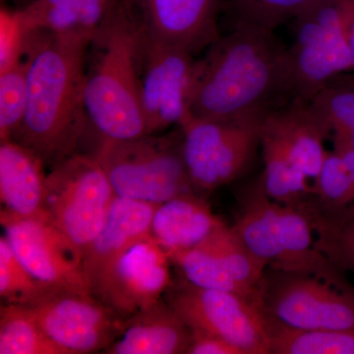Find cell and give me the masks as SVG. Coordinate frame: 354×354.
<instances>
[{
    "mask_svg": "<svg viewBox=\"0 0 354 354\" xmlns=\"http://www.w3.org/2000/svg\"><path fill=\"white\" fill-rule=\"evenodd\" d=\"M261 130L278 140L310 180H315L328 153L330 132L309 102L291 100L274 109L265 116Z\"/></svg>",
    "mask_w": 354,
    "mask_h": 354,
    "instance_id": "cell-17",
    "label": "cell"
},
{
    "mask_svg": "<svg viewBox=\"0 0 354 354\" xmlns=\"http://www.w3.org/2000/svg\"><path fill=\"white\" fill-rule=\"evenodd\" d=\"M0 221L14 253L38 281L90 291L82 258L50 223L20 218L3 209Z\"/></svg>",
    "mask_w": 354,
    "mask_h": 354,
    "instance_id": "cell-14",
    "label": "cell"
},
{
    "mask_svg": "<svg viewBox=\"0 0 354 354\" xmlns=\"http://www.w3.org/2000/svg\"><path fill=\"white\" fill-rule=\"evenodd\" d=\"M333 144H334L333 150L341 156L354 181V149L339 140L333 139Z\"/></svg>",
    "mask_w": 354,
    "mask_h": 354,
    "instance_id": "cell-35",
    "label": "cell"
},
{
    "mask_svg": "<svg viewBox=\"0 0 354 354\" xmlns=\"http://www.w3.org/2000/svg\"><path fill=\"white\" fill-rule=\"evenodd\" d=\"M28 102V62L0 69V140H13L24 122Z\"/></svg>",
    "mask_w": 354,
    "mask_h": 354,
    "instance_id": "cell-29",
    "label": "cell"
},
{
    "mask_svg": "<svg viewBox=\"0 0 354 354\" xmlns=\"http://www.w3.org/2000/svg\"><path fill=\"white\" fill-rule=\"evenodd\" d=\"M232 227L267 269L312 274L342 290H353L341 270L317 247L304 209L272 200L261 176L244 193Z\"/></svg>",
    "mask_w": 354,
    "mask_h": 354,
    "instance_id": "cell-4",
    "label": "cell"
},
{
    "mask_svg": "<svg viewBox=\"0 0 354 354\" xmlns=\"http://www.w3.org/2000/svg\"><path fill=\"white\" fill-rule=\"evenodd\" d=\"M316 0H232L236 20L274 30Z\"/></svg>",
    "mask_w": 354,
    "mask_h": 354,
    "instance_id": "cell-32",
    "label": "cell"
},
{
    "mask_svg": "<svg viewBox=\"0 0 354 354\" xmlns=\"http://www.w3.org/2000/svg\"><path fill=\"white\" fill-rule=\"evenodd\" d=\"M158 205L116 197L101 232L83 256V272L88 288L130 247L150 236Z\"/></svg>",
    "mask_w": 354,
    "mask_h": 354,
    "instance_id": "cell-16",
    "label": "cell"
},
{
    "mask_svg": "<svg viewBox=\"0 0 354 354\" xmlns=\"http://www.w3.org/2000/svg\"><path fill=\"white\" fill-rule=\"evenodd\" d=\"M164 299L190 330L216 335L241 354H270L271 339L261 307L236 295L198 288L186 281L174 283Z\"/></svg>",
    "mask_w": 354,
    "mask_h": 354,
    "instance_id": "cell-11",
    "label": "cell"
},
{
    "mask_svg": "<svg viewBox=\"0 0 354 354\" xmlns=\"http://www.w3.org/2000/svg\"><path fill=\"white\" fill-rule=\"evenodd\" d=\"M22 305L65 354L104 353L127 322L90 291L64 286H48Z\"/></svg>",
    "mask_w": 354,
    "mask_h": 354,
    "instance_id": "cell-10",
    "label": "cell"
},
{
    "mask_svg": "<svg viewBox=\"0 0 354 354\" xmlns=\"http://www.w3.org/2000/svg\"><path fill=\"white\" fill-rule=\"evenodd\" d=\"M223 225L201 193L190 192L158 205L150 235L171 257L199 245Z\"/></svg>",
    "mask_w": 354,
    "mask_h": 354,
    "instance_id": "cell-20",
    "label": "cell"
},
{
    "mask_svg": "<svg viewBox=\"0 0 354 354\" xmlns=\"http://www.w3.org/2000/svg\"><path fill=\"white\" fill-rule=\"evenodd\" d=\"M186 354H241L234 346L208 333L191 330L189 348Z\"/></svg>",
    "mask_w": 354,
    "mask_h": 354,
    "instance_id": "cell-34",
    "label": "cell"
},
{
    "mask_svg": "<svg viewBox=\"0 0 354 354\" xmlns=\"http://www.w3.org/2000/svg\"><path fill=\"white\" fill-rule=\"evenodd\" d=\"M260 147L264 160L261 177L268 196L292 207L300 206L313 196L310 179L278 140L261 130Z\"/></svg>",
    "mask_w": 354,
    "mask_h": 354,
    "instance_id": "cell-22",
    "label": "cell"
},
{
    "mask_svg": "<svg viewBox=\"0 0 354 354\" xmlns=\"http://www.w3.org/2000/svg\"><path fill=\"white\" fill-rule=\"evenodd\" d=\"M290 101L288 48L272 30L236 20L195 60L188 111L197 118L263 120Z\"/></svg>",
    "mask_w": 354,
    "mask_h": 354,
    "instance_id": "cell-1",
    "label": "cell"
},
{
    "mask_svg": "<svg viewBox=\"0 0 354 354\" xmlns=\"http://www.w3.org/2000/svg\"><path fill=\"white\" fill-rule=\"evenodd\" d=\"M93 39L28 34V102L14 141L53 167L79 153L90 125L85 106L86 53Z\"/></svg>",
    "mask_w": 354,
    "mask_h": 354,
    "instance_id": "cell-2",
    "label": "cell"
},
{
    "mask_svg": "<svg viewBox=\"0 0 354 354\" xmlns=\"http://www.w3.org/2000/svg\"><path fill=\"white\" fill-rule=\"evenodd\" d=\"M191 330L164 298L127 319L120 337L104 353L183 354Z\"/></svg>",
    "mask_w": 354,
    "mask_h": 354,
    "instance_id": "cell-19",
    "label": "cell"
},
{
    "mask_svg": "<svg viewBox=\"0 0 354 354\" xmlns=\"http://www.w3.org/2000/svg\"><path fill=\"white\" fill-rule=\"evenodd\" d=\"M309 104L330 137L354 149V87L333 80Z\"/></svg>",
    "mask_w": 354,
    "mask_h": 354,
    "instance_id": "cell-28",
    "label": "cell"
},
{
    "mask_svg": "<svg viewBox=\"0 0 354 354\" xmlns=\"http://www.w3.org/2000/svg\"><path fill=\"white\" fill-rule=\"evenodd\" d=\"M348 37L349 48H351V57H353V68H354V3L349 15L348 24Z\"/></svg>",
    "mask_w": 354,
    "mask_h": 354,
    "instance_id": "cell-36",
    "label": "cell"
},
{
    "mask_svg": "<svg viewBox=\"0 0 354 354\" xmlns=\"http://www.w3.org/2000/svg\"><path fill=\"white\" fill-rule=\"evenodd\" d=\"M313 199L324 213L337 214L354 205V181L335 151H328L313 181Z\"/></svg>",
    "mask_w": 354,
    "mask_h": 354,
    "instance_id": "cell-30",
    "label": "cell"
},
{
    "mask_svg": "<svg viewBox=\"0 0 354 354\" xmlns=\"http://www.w3.org/2000/svg\"><path fill=\"white\" fill-rule=\"evenodd\" d=\"M28 34L18 10L2 8L0 15V69L23 59Z\"/></svg>",
    "mask_w": 354,
    "mask_h": 354,
    "instance_id": "cell-33",
    "label": "cell"
},
{
    "mask_svg": "<svg viewBox=\"0 0 354 354\" xmlns=\"http://www.w3.org/2000/svg\"><path fill=\"white\" fill-rule=\"evenodd\" d=\"M265 317L272 354H354V329H291L271 317Z\"/></svg>",
    "mask_w": 354,
    "mask_h": 354,
    "instance_id": "cell-24",
    "label": "cell"
},
{
    "mask_svg": "<svg viewBox=\"0 0 354 354\" xmlns=\"http://www.w3.org/2000/svg\"><path fill=\"white\" fill-rule=\"evenodd\" d=\"M46 165L27 147L6 140L0 144L1 209L20 218L48 221Z\"/></svg>",
    "mask_w": 354,
    "mask_h": 354,
    "instance_id": "cell-18",
    "label": "cell"
},
{
    "mask_svg": "<svg viewBox=\"0 0 354 354\" xmlns=\"http://www.w3.org/2000/svg\"><path fill=\"white\" fill-rule=\"evenodd\" d=\"M354 0H316L293 18L288 48L291 100L310 102L353 69L348 24Z\"/></svg>",
    "mask_w": 354,
    "mask_h": 354,
    "instance_id": "cell-6",
    "label": "cell"
},
{
    "mask_svg": "<svg viewBox=\"0 0 354 354\" xmlns=\"http://www.w3.org/2000/svg\"><path fill=\"white\" fill-rule=\"evenodd\" d=\"M94 153L118 197L160 205L197 192L184 162L178 127L167 135L101 140Z\"/></svg>",
    "mask_w": 354,
    "mask_h": 354,
    "instance_id": "cell-5",
    "label": "cell"
},
{
    "mask_svg": "<svg viewBox=\"0 0 354 354\" xmlns=\"http://www.w3.org/2000/svg\"><path fill=\"white\" fill-rule=\"evenodd\" d=\"M0 354H65L24 305L0 307Z\"/></svg>",
    "mask_w": 354,
    "mask_h": 354,
    "instance_id": "cell-25",
    "label": "cell"
},
{
    "mask_svg": "<svg viewBox=\"0 0 354 354\" xmlns=\"http://www.w3.org/2000/svg\"><path fill=\"white\" fill-rule=\"evenodd\" d=\"M50 285L41 283L14 253L6 236L0 237V297L2 304H26Z\"/></svg>",
    "mask_w": 354,
    "mask_h": 354,
    "instance_id": "cell-31",
    "label": "cell"
},
{
    "mask_svg": "<svg viewBox=\"0 0 354 354\" xmlns=\"http://www.w3.org/2000/svg\"><path fill=\"white\" fill-rule=\"evenodd\" d=\"M145 29L135 0H121L93 39L86 69L85 106L101 140L148 134L141 104V64Z\"/></svg>",
    "mask_w": 354,
    "mask_h": 354,
    "instance_id": "cell-3",
    "label": "cell"
},
{
    "mask_svg": "<svg viewBox=\"0 0 354 354\" xmlns=\"http://www.w3.org/2000/svg\"><path fill=\"white\" fill-rule=\"evenodd\" d=\"M195 60L189 51L158 41L145 31L141 104L148 134L177 127L187 113Z\"/></svg>",
    "mask_w": 354,
    "mask_h": 354,
    "instance_id": "cell-13",
    "label": "cell"
},
{
    "mask_svg": "<svg viewBox=\"0 0 354 354\" xmlns=\"http://www.w3.org/2000/svg\"><path fill=\"white\" fill-rule=\"evenodd\" d=\"M169 258L180 270L184 281L191 285L207 290L236 293L259 305V291L242 285L218 261L199 247L172 254Z\"/></svg>",
    "mask_w": 354,
    "mask_h": 354,
    "instance_id": "cell-27",
    "label": "cell"
},
{
    "mask_svg": "<svg viewBox=\"0 0 354 354\" xmlns=\"http://www.w3.org/2000/svg\"><path fill=\"white\" fill-rule=\"evenodd\" d=\"M144 29L193 55L220 38L221 0H135Z\"/></svg>",
    "mask_w": 354,
    "mask_h": 354,
    "instance_id": "cell-15",
    "label": "cell"
},
{
    "mask_svg": "<svg viewBox=\"0 0 354 354\" xmlns=\"http://www.w3.org/2000/svg\"><path fill=\"white\" fill-rule=\"evenodd\" d=\"M171 258L147 236L122 254L91 288V293L124 318L149 308L174 285Z\"/></svg>",
    "mask_w": 354,
    "mask_h": 354,
    "instance_id": "cell-12",
    "label": "cell"
},
{
    "mask_svg": "<svg viewBox=\"0 0 354 354\" xmlns=\"http://www.w3.org/2000/svg\"><path fill=\"white\" fill-rule=\"evenodd\" d=\"M197 247L218 261L242 285L260 292L267 266L249 250L234 228L223 225Z\"/></svg>",
    "mask_w": 354,
    "mask_h": 354,
    "instance_id": "cell-26",
    "label": "cell"
},
{
    "mask_svg": "<svg viewBox=\"0 0 354 354\" xmlns=\"http://www.w3.org/2000/svg\"><path fill=\"white\" fill-rule=\"evenodd\" d=\"M299 208L308 216L316 245L339 270L354 272V205L337 214L324 213L313 197Z\"/></svg>",
    "mask_w": 354,
    "mask_h": 354,
    "instance_id": "cell-23",
    "label": "cell"
},
{
    "mask_svg": "<svg viewBox=\"0 0 354 354\" xmlns=\"http://www.w3.org/2000/svg\"><path fill=\"white\" fill-rule=\"evenodd\" d=\"M259 305L265 315L291 329H354V290L312 274L266 270Z\"/></svg>",
    "mask_w": 354,
    "mask_h": 354,
    "instance_id": "cell-9",
    "label": "cell"
},
{
    "mask_svg": "<svg viewBox=\"0 0 354 354\" xmlns=\"http://www.w3.org/2000/svg\"><path fill=\"white\" fill-rule=\"evenodd\" d=\"M263 120L221 122L186 113L177 127L184 162L198 193L218 189L248 169L260 146Z\"/></svg>",
    "mask_w": 354,
    "mask_h": 354,
    "instance_id": "cell-8",
    "label": "cell"
},
{
    "mask_svg": "<svg viewBox=\"0 0 354 354\" xmlns=\"http://www.w3.org/2000/svg\"><path fill=\"white\" fill-rule=\"evenodd\" d=\"M116 197L94 153H77L46 174L44 202L48 220L82 260Z\"/></svg>",
    "mask_w": 354,
    "mask_h": 354,
    "instance_id": "cell-7",
    "label": "cell"
},
{
    "mask_svg": "<svg viewBox=\"0 0 354 354\" xmlns=\"http://www.w3.org/2000/svg\"><path fill=\"white\" fill-rule=\"evenodd\" d=\"M121 0H34L18 10L28 32L94 39Z\"/></svg>",
    "mask_w": 354,
    "mask_h": 354,
    "instance_id": "cell-21",
    "label": "cell"
}]
</instances>
